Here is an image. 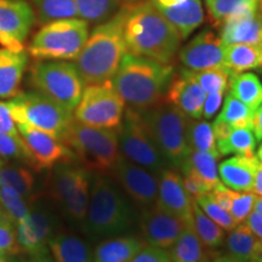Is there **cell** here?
<instances>
[{
  "label": "cell",
  "mask_w": 262,
  "mask_h": 262,
  "mask_svg": "<svg viewBox=\"0 0 262 262\" xmlns=\"http://www.w3.org/2000/svg\"><path fill=\"white\" fill-rule=\"evenodd\" d=\"M77 5L79 17L84 21L104 22L111 18L118 11L119 0H74Z\"/></svg>",
  "instance_id": "39"
},
{
  "label": "cell",
  "mask_w": 262,
  "mask_h": 262,
  "mask_svg": "<svg viewBox=\"0 0 262 262\" xmlns=\"http://www.w3.org/2000/svg\"><path fill=\"white\" fill-rule=\"evenodd\" d=\"M49 250L54 262H94V254L86 242L67 232L52 235L49 241Z\"/></svg>",
  "instance_id": "26"
},
{
  "label": "cell",
  "mask_w": 262,
  "mask_h": 262,
  "mask_svg": "<svg viewBox=\"0 0 262 262\" xmlns=\"http://www.w3.org/2000/svg\"><path fill=\"white\" fill-rule=\"evenodd\" d=\"M166 101L192 119H201L203 103L206 97L204 90L193 79L187 70L173 74L165 94Z\"/></svg>",
  "instance_id": "21"
},
{
  "label": "cell",
  "mask_w": 262,
  "mask_h": 262,
  "mask_svg": "<svg viewBox=\"0 0 262 262\" xmlns=\"http://www.w3.org/2000/svg\"><path fill=\"white\" fill-rule=\"evenodd\" d=\"M256 157H257V159L260 160V162L262 163V143H261V145H260V147H258V148H257Z\"/></svg>",
  "instance_id": "58"
},
{
  "label": "cell",
  "mask_w": 262,
  "mask_h": 262,
  "mask_svg": "<svg viewBox=\"0 0 262 262\" xmlns=\"http://www.w3.org/2000/svg\"><path fill=\"white\" fill-rule=\"evenodd\" d=\"M27 220L16 225L17 241L21 250L32 257L48 255L49 241L56 228V219L42 202L32 199Z\"/></svg>",
  "instance_id": "13"
},
{
  "label": "cell",
  "mask_w": 262,
  "mask_h": 262,
  "mask_svg": "<svg viewBox=\"0 0 262 262\" xmlns=\"http://www.w3.org/2000/svg\"><path fill=\"white\" fill-rule=\"evenodd\" d=\"M214 262H235V261L232 260L229 256H224V257H217Z\"/></svg>",
  "instance_id": "57"
},
{
  "label": "cell",
  "mask_w": 262,
  "mask_h": 262,
  "mask_svg": "<svg viewBox=\"0 0 262 262\" xmlns=\"http://www.w3.org/2000/svg\"><path fill=\"white\" fill-rule=\"evenodd\" d=\"M226 247L228 256L235 262H262V241L251 232L245 221L229 231Z\"/></svg>",
  "instance_id": "25"
},
{
  "label": "cell",
  "mask_w": 262,
  "mask_h": 262,
  "mask_svg": "<svg viewBox=\"0 0 262 262\" xmlns=\"http://www.w3.org/2000/svg\"><path fill=\"white\" fill-rule=\"evenodd\" d=\"M156 205L183 221L192 219L193 199L183 186L182 176L173 169L166 168L159 173Z\"/></svg>",
  "instance_id": "19"
},
{
  "label": "cell",
  "mask_w": 262,
  "mask_h": 262,
  "mask_svg": "<svg viewBox=\"0 0 262 262\" xmlns=\"http://www.w3.org/2000/svg\"><path fill=\"white\" fill-rule=\"evenodd\" d=\"M118 141L122 156L130 162L159 175L168 168V162L157 148L143 122L142 113L127 108L119 126Z\"/></svg>",
  "instance_id": "12"
},
{
  "label": "cell",
  "mask_w": 262,
  "mask_h": 262,
  "mask_svg": "<svg viewBox=\"0 0 262 262\" xmlns=\"http://www.w3.org/2000/svg\"><path fill=\"white\" fill-rule=\"evenodd\" d=\"M125 8L101 22L90 33L83 50L75 60L78 72L85 85L111 80L127 54L124 39Z\"/></svg>",
  "instance_id": "3"
},
{
  "label": "cell",
  "mask_w": 262,
  "mask_h": 262,
  "mask_svg": "<svg viewBox=\"0 0 262 262\" xmlns=\"http://www.w3.org/2000/svg\"><path fill=\"white\" fill-rule=\"evenodd\" d=\"M142 118L164 159L173 168H181L191 150L187 141L189 118L169 102L146 111Z\"/></svg>",
  "instance_id": "6"
},
{
  "label": "cell",
  "mask_w": 262,
  "mask_h": 262,
  "mask_svg": "<svg viewBox=\"0 0 262 262\" xmlns=\"http://www.w3.org/2000/svg\"><path fill=\"white\" fill-rule=\"evenodd\" d=\"M225 91H217V93L206 94V97L203 103V111H202V118L205 120L212 119L219 111L221 110L222 104H224L225 100Z\"/></svg>",
  "instance_id": "47"
},
{
  "label": "cell",
  "mask_w": 262,
  "mask_h": 262,
  "mask_svg": "<svg viewBox=\"0 0 262 262\" xmlns=\"http://www.w3.org/2000/svg\"><path fill=\"white\" fill-rule=\"evenodd\" d=\"M209 18L215 27L231 19L256 16L262 18V0H205Z\"/></svg>",
  "instance_id": "24"
},
{
  "label": "cell",
  "mask_w": 262,
  "mask_h": 262,
  "mask_svg": "<svg viewBox=\"0 0 262 262\" xmlns=\"http://www.w3.org/2000/svg\"><path fill=\"white\" fill-rule=\"evenodd\" d=\"M189 74L199 86L204 90L205 94L217 93V91H225L228 89L229 80H231L232 74L226 67L211 68V70L192 72L188 71Z\"/></svg>",
  "instance_id": "40"
},
{
  "label": "cell",
  "mask_w": 262,
  "mask_h": 262,
  "mask_svg": "<svg viewBox=\"0 0 262 262\" xmlns=\"http://www.w3.org/2000/svg\"><path fill=\"white\" fill-rule=\"evenodd\" d=\"M124 39L130 54L170 63L182 38L149 2L125 6Z\"/></svg>",
  "instance_id": "1"
},
{
  "label": "cell",
  "mask_w": 262,
  "mask_h": 262,
  "mask_svg": "<svg viewBox=\"0 0 262 262\" xmlns=\"http://www.w3.org/2000/svg\"><path fill=\"white\" fill-rule=\"evenodd\" d=\"M113 180L143 210L156 205L159 176L122 156L111 170Z\"/></svg>",
  "instance_id": "14"
},
{
  "label": "cell",
  "mask_w": 262,
  "mask_h": 262,
  "mask_svg": "<svg viewBox=\"0 0 262 262\" xmlns=\"http://www.w3.org/2000/svg\"><path fill=\"white\" fill-rule=\"evenodd\" d=\"M182 181H183V186H185L186 191H187L189 196H191L193 201H195L198 196L210 192L204 183H203L198 178H195L194 175H192L191 172L183 171Z\"/></svg>",
  "instance_id": "48"
},
{
  "label": "cell",
  "mask_w": 262,
  "mask_h": 262,
  "mask_svg": "<svg viewBox=\"0 0 262 262\" xmlns=\"http://www.w3.org/2000/svg\"><path fill=\"white\" fill-rule=\"evenodd\" d=\"M3 166V160H2V157H0V168Z\"/></svg>",
  "instance_id": "60"
},
{
  "label": "cell",
  "mask_w": 262,
  "mask_h": 262,
  "mask_svg": "<svg viewBox=\"0 0 262 262\" xmlns=\"http://www.w3.org/2000/svg\"><path fill=\"white\" fill-rule=\"evenodd\" d=\"M229 94L255 111L262 104V83L253 73H238L229 80Z\"/></svg>",
  "instance_id": "32"
},
{
  "label": "cell",
  "mask_w": 262,
  "mask_h": 262,
  "mask_svg": "<svg viewBox=\"0 0 262 262\" xmlns=\"http://www.w3.org/2000/svg\"><path fill=\"white\" fill-rule=\"evenodd\" d=\"M4 260H6V256H5V255L0 254V262H3Z\"/></svg>",
  "instance_id": "59"
},
{
  "label": "cell",
  "mask_w": 262,
  "mask_h": 262,
  "mask_svg": "<svg viewBox=\"0 0 262 262\" xmlns=\"http://www.w3.org/2000/svg\"><path fill=\"white\" fill-rule=\"evenodd\" d=\"M89 37V24L81 18L45 24L33 37L29 54L41 61H75Z\"/></svg>",
  "instance_id": "7"
},
{
  "label": "cell",
  "mask_w": 262,
  "mask_h": 262,
  "mask_svg": "<svg viewBox=\"0 0 262 262\" xmlns=\"http://www.w3.org/2000/svg\"><path fill=\"white\" fill-rule=\"evenodd\" d=\"M0 204L15 226L28 219L31 211L28 202L15 189L0 186Z\"/></svg>",
  "instance_id": "41"
},
{
  "label": "cell",
  "mask_w": 262,
  "mask_h": 262,
  "mask_svg": "<svg viewBox=\"0 0 262 262\" xmlns=\"http://www.w3.org/2000/svg\"><path fill=\"white\" fill-rule=\"evenodd\" d=\"M145 245V241L135 235L107 238L95 249L94 262H130Z\"/></svg>",
  "instance_id": "27"
},
{
  "label": "cell",
  "mask_w": 262,
  "mask_h": 262,
  "mask_svg": "<svg viewBox=\"0 0 262 262\" xmlns=\"http://www.w3.org/2000/svg\"><path fill=\"white\" fill-rule=\"evenodd\" d=\"M16 126L27 147L31 166L37 171L52 169L61 162H73L72 150L58 137L25 124Z\"/></svg>",
  "instance_id": "15"
},
{
  "label": "cell",
  "mask_w": 262,
  "mask_h": 262,
  "mask_svg": "<svg viewBox=\"0 0 262 262\" xmlns=\"http://www.w3.org/2000/svg\"><path fill=\"white\" fill-rule=\"evenodd\" d=\"M3 262H8V260H4V261H3Z\"/></svg>",
  "instance_id": "62"
},
{
  "label": "cell",
  "mask_w": 262,
  "mask_h": 262,
  "mask_svg": "<svg viewBox=\"0 0 262 262\" xmlns=\"http://www.w3.org/2000/svg\"><path fill=\"white\" fill-rule=\"evenodd\" d=\"M253 133L256 141H262V104L254 111L253 116Z\"/></svg>",
  "instance_id": "52"
},
{
  "label": "cell",
  "mask_w": 262,
  "mask_h": 262,
  "mask_svg": "<svg viewBox=\"0 0 262 262\" xmlns=\"http://www.w3.org/2000/svg\"><path fill=\"white\" fill-rule=\"evenodd\" d=\"M220 38L225 45H262V18L247 16L231 19L221 27Z\"/></svg>",
  "instance_id": "29"
},
{
  "label": "cell",
  "mask_w": 262,
  "mask_h": 262,
  "mask_svg": "<svg viewBox=\"0 0 262 262\" xmlns=\"http://www.w3.org/2000/svg\"><path fill=\"white\" fill-rule=\"evenodd\" d=\"M4 222H11V220H10L8 214H6L2 204H0V224H4Z\"/></svg>",
  "instance_id": "55"
},
{
  "label": "cell",
  "mask_w": 262,
  "mask_h": 262,
  "mask_svg": "<svg viewBox=\"0 0 262 262\" xmlns=\"http://www.w3.org/2000/svg\"><path fill=\"white\" fill-rule=\"evenodd\" d=\"M192 214L193 226L203 245L208 249L221 247L225 241V229H222L208 215H205L195 201H193Z\"/></svg>",
  "instance_id": "34"
},
{
  "label": "cell",
  "mask_w": 262,
  "mask_h": 262,
  "mask_svg": "<svg viewBox=\"0 0 262 262\" xmlns=\"http://www.w3.org/2000/svg\"><path fill=\"white\" fill-rule=\"evenodd\" d=\"M0 186L15 189L26 201H32L35 179L32 171L22 165H6L0 168Z\"/></svg>",
  "instance_id": "33"
},
{
  "label": "cell",
  "mask_w": 262,
  "mask_h": 262,
  "mask_svg": "<svg viewBox=\"0 0 262 262\" xmlns=\"http://www.w3.org/2000/svg\"><path fill=\"white\" fill-rule=\"evenodd\" d=\"M256 194L254 192H231V208L229 212L238 224L244 222L254 210Z\"/></svg>",
  "instance_id": "44"
},
{
  "label": "cell",
  "mask_w": 262,
  "mask_h": 262,
  "mask_svg": "<svg viewBox=\"0 0 262 262\" xmlns=\"http://www.w3.org/2000/svg\"><path fill=\"white\" fill-rule=\"evenodd\" d=\"M35 21L32 6L25 0H0V45L25 51V41Z\"/></svg>",
  "instance_id": "16"
},
{
  "label": "cell",
  "mask_w": 262,
  "mask_h": 262,
  "mask_svg": "<svg viewBox=\"0 0 262 262\" xmlns=\"http://www.w3.org/2000/svg\"><path fill=\"white\" fill-rule=\"evenodd\" d=\"M195 203L204 211L205 215H208L212 221L216 222L225 231H232L238 225V222L234 220L231 212L216 203L215 199L210 194V192L198 196L195 199Z\"/></svg>",
  "instance_id": "42"
},
{
  "label": "cell",
  "mask_w": 262,
  "mask_h": 262,
  "mask_svg": "<svg viewBox=\"0 0 262 262\" xmlns=\"http://www.w3.org/2000/svg\"><path fill=\"white\" fill-rule=\"evenodd\" d=\"M254 210L262 216V195H257L256 199H255Z\"/></svg>",
  "instance_id": "54"
},
{
  "label": "cell",
  "mask_w": 262,
  "mask_h": 262,
  "mask_svg": "<svg viewBox=\"0 0 262 262\" xmlns=\"http://www.w3.org/2000/svg\"><path fill=\"white\" fill-rule=\"evenodd\" d=\"M33 86L66 110L74 112L85 84L75 63L68 61H40L31 71Z\"/></svg>",
  "instance_id": "9"
},
{
  "label": "cell",
  "mask_w": 262,
  "mask_h": 262,
  "mask_svg": "<svg viewBox=\"0 0 262 262\" xmlns=\"http://www.w3.org/2000/svg\"><path fill=\"white\" fill-rule=\"evenodd\" d=\"M201 262H208L206 260H203V261H201Z\"/></svg>",
  "instance_id": "61"
},
{
  "label": "cell",
  "mask_w": 262,
  "mask_h": 262,
  "mask_svg": "<svg viewBox=\"0 0 262 262\" xmlns=\"http://www.w3.org/2000/svg\"><path fill=\"white\" fill-rule=\"evenodd\" d=\"M28 262H52V261L48 257V255H41V256L32 257V260H29Z\"/></svg>",
  "instance_id": "56"
},
{
  "label": "cell",
  "mask_w": 262,
  "mask_h": 262,
  "mask_svg": "<svg viewBox=\"0 0 262 262\" xmlns=\"http://www.w3.org/2000/svg\"><path fill=\"white\" fill-rule=\"evenodd\" d=\"M0 157L31 165L27 147L21 136H11L0 133Z\"/></svg>",
  "instance_id": "43"
},
{
  "label": "cell",
  "mask_w": 262,
  "mask_h": 262,
  "mask_svg": "<svg viewBox=\"0 0 262 262\" xmlns=\"http://www.w3.org/2000/svg\"><path fill=\"white\" fill-rule=\"evenodd\" d=\"M249 228L251 229V232L256 235V237L262 241V216L253 210L250 212V215L248 216V219L245 220Z\"/></svg>",
  "instance_id": "50"
},
{
  "label": "cell",
  "mask_w": 262,
  "mask_h": 262,
  "mask_svg": "<svg viewBox=\"0 0 262 262\" xmlns=\"http://www.w3.org/2000/svg\"><path fill=\"white\" fill-rule=\"evenodd\" d=\"M61 141L90 172H111L122 157L116 129L84 125L74 119Z\"/></svg>",
  "instance_id": "5"
},
{
  "label": "cell",
  "mask_w": 262,
  "mask_h": 262,
  "mask_svg": "<svg viewBox=\"0 0 262 262\" xmlns=\"http://www.w3.org/2000/svg\"><path fill=\"white\" fill-rule=\"evenodd\" d=\"M42 24L67 18H80L74 0H33Z\"/></svg>",
  "instance_id": "36"
},
{
  "label": "cell",
  "mask_w": 262,
  "mask_h": 262,
  "mask_svg": "<svg viewBox=\"0 0 262 262\" xmlns=\"http://www.w3.org/2000/svg\"><path fill=\"white\" fill-rule=\"evenodd\" d=\"M91 175L84 166L61 162L52 168L50 194L71 221L83 224L90 199Z\"/></svg>",
  "instance_id": "10"
},
{
  "label": "cell",
  "mask_w": 262,
  "mask_h": 262,
  "mask_svg": "<svg viewBox=\"0 0 262 262\" xmlns=\"http://www.w3.org/2000/svg\"><path fill=\"white\" fill-rule=\"evenodd\" d=\"M258 163L256 155H235L219 165L220 181L226 187L237 192H253L255 173Z\"/></svg>",
  "instance_id": "22"
},
{
  "label": "cell",
  "mask_w": 262,
  "mask_h": 262,
  "mask_svg": "<svg viewBox=\"0 0 262 262\" xmlns=\"http://www.w3.org/2000/svg\"><path fill=\"white\" fill-rule=\"evenodd\" d=\"M253 116L254 111L251 108H249L247 104H244L242 101H239L238 98L232 96L228 93L226 100H224L222 111L219 114L217 119L227 123L233 129L235 127H249V129H251L253 127Z\"/></svg>",
  "instance_id": "37"
},
{
  "label": "cell",
  "mask_w": 262,
  "mask_h": 262,
  "mask_svg": "<svg viewBox=\"0 0 262 262\" xmlns=\"http://www.w3.org/2000/svg\"><path fill=\"white\" fill-rule=\"evenodd\" d=\"M211 125H212V130H214V135H215L216 141L225 140L226 137H227L229 134L232 133V130H233V127H232L231 125H228L227 123L217 119V118L214 120V123H211Z\"/></svg>",
  "instance_id": "51"
},
{
  "label": "cell",
  "mask_w": 262,
  "mask_h": 262,
  "mask_svg": "<svg viewBox=\"0 0 262 262\" xmlns=\"http://www.w3.org/2000/svg\"><path fill=\"white\" fill-rule=\"evenodd\" d=\"M185 222L157 205L143 210L141 232L147 245L169 250L181 234Z\"/></svg>",
  "instance_id": "18"
},
{
  "label": "cell",
  "mask_w": 262,
  "mask_h": 262,
  "mask_svg": "<svg viewBox=\"0 0 262 262\" xmlns=\"http://www.w3.org/2000/svg\"><path fill=\"white\" fill-rule=\"evenodd\" d=\"M216 146L221 156H254L256 139L249 127H235L225 140L217 141Z\"/></svg>",
  "instance_id": "35"
},
{
  "label": "cell",
  "mask_w": 262,
  "mask_h": 262,
  "mask_svg": "<svg viewBox=\"0 0 262 262\" xmlns=\"http://www.w3.org/2000/svg\"><path fill=\"white\" fill-rule=\"evenodd\" d=\"M130 262H171V257L166 249L145 245Z\"/></svg>",
  "instance_id": "46"
},
{
  "label": "cell",
  "mask_w": 262,
  "mask_h": 262,
  "mask_svg": "<svg viewBox=\"0 0 262 262\" xmlns=\"http://www.w3.org/2000/svg\"><path fill=\"white\" fill-rule=\"evenodd\" d=\"M175 27L182 39L187 38L204 22L201 0H148Z\"/></svg>",
  "instance_id": "20"
},
{
  "label": "cell",
  "mask_w": 262,
  "mask_h": 262,
  "mask_svg": "<svg viewBox=\"0 0 262 262\" xmlns=\"http://www.w3.org/2000/svg\"><path fill=\"white\" fill-rule=\"evenodd\" d=\"M134 209L117 182L106 173L91 179L90 199L83 228L89 237L107 239L126 232L134 224Z\"/></svg>",
  "instance_id": "4"
},
{
  "label": "cell",
  "mask_w": 262,
  "mask_h": 262,
  "mask_svg": "<svg viewBox=\"0 0 262 262\" xmlns=\"http://www.w3.org/2000/svg\"><path fill=\"white\" fill-rule=\"evenodd\" d=\"M225 67L232 74L262 70V45H225Z\"/></svg>",
  "instance_id": "30"
},
{
  "label": "cell",
  "mask_w": 262,
  "mask_h": 262,
  "mask_svg": "<svg viewBox=\"0 0 262 262\" xmlns=\"http://www.w3.org/2000/svg\"><path fill=\"white\" fill-rule=\"evenodd\" d=\"M253 192L256 195H262V163H258L256 173H255Z\"/></svg>",
  "instance_id": "53"
},
{
  "label": "cell",
  "mask_w": 262,
  "mask_h": 262,
  "mask_svg": "<svg viewBox=\"0 0 262 262\" xmlns=\"http://www.w3.org/2000/svg\"><path fill=\"white\" fill-rule=\"evenodd\" d=\"M187 141L189 148L201 152H216V139L211 123L208 120L189 118L187 126Z\"/></svg>",
  "instance_id": "38"
},
{
  "label": "cell",
  "mask_w": 262,
  "mask_h": 262,
  "mask_svg": "<svg viewBox=\"0 0 262 262\" xmlns=\"http://www.w3.org/2000/svg\"><path fill=\"white\" fill-rule=\"evenodd\" d=\"M9 106L16 125L25 124L60 140L74 122L73 112L38 91L17 94L9 101Z\"/></svg>",
  "instance_id": "8"
},
{
  "label": "cell",
  "mask_w": 262,
  "mask_h": 262,
  "mask_svg": "<svg viewBox=\"0 0 262 262\" xmlns=\"http://www.w3.org/2000/svg\"><path fill=\"white\" fill-rule=\"evenodd\" d=\"M171 262H201L204 260V245L196 234L193 220L185 222L181 234L170 248Z\"/></svg>",
  "instance_id": "31"
},
{
  "label": "cell",
  "mask_w": 262,
  "mask_h": 262,
  "mask_svg": "<svg viewBox=\"0 0 262 262\" xmlns=\"http://www.w3.org/2000/svg\"><path fill=\"white\" fill-rule=\"evenodd\" d=\"M125 102L112 81L85 85L74 110V119L84 125L117 129L123 122Z\"/></svg>",
  "instance_id": "11"
},
{
  "label": "cell",
  "mask_w": 262,
  "mask_h": 262,
  "mask_svg": "<svg viewBox=\"0 0 262 262\" xmlns=\"http://www.w3.org/2000/svg\"><path fill=\"white\" fill-rule=\"evenodd\" d=\"M28 64L25 51L0 49V98H12L18 94V88Z\"/></svg>",
  "instance_id": "23"
},
{
  "label": "cell",
  "mask_w": 262,
  "mask_h": 262,
  "mask_svg": "<svg viewBox=\"0 0 262 262\" xmlns=\"http://www.w3.org/2000/svg\"><path fill=\"white\" fill-rule=\"evenodd\" d=\"M219 150L216 152H201V150H189L187 158L180 168L181 171L191 172L204 183L209 191H212L220 183L219 176V159L221 158Z\"/></svg>",
  "instance_id": "28"
},
{
  "label": "cell",
  "mask_w": 262,
  "mask_h": 262,
  "mask_svg": "<svg viewBox=\"0 0 262 262\" xmlns=\"http://www.w3.org/2000/svg\"><path fill=\"white\" fill-rule=\"evenodd\" d=\"M0 133L11 136H19L17 126L11 117L9 102H0Z\"/></svg>",
  "instance_id": "49"
},
{
  "label": "cell",
  "mask_w": 262,
  "mask_h": 262,
  "mask_svg": "<svg viewBox=\"0 0 262 262\" xmlns=\"http://www.w3.org/2000/svg\"><path fill=\"white\" fill-rule=\"evenodd\" d=\"M172 77L170 63L127 52L111 81L124 102L143 113L163 102Z\"/></svg>",
  "instance_id": "2"
},
{
  "label": "cell",
  "mask_w": 262,
  "mask_h": 262,
  "mask_svg": "<svg viewBox=\"0 0 262 262\" xmlns=\"http://www.w3.org/2000/svg\"><path fill=\"white\" fill-rule=\"evenodd\" d=\"M17 241V232L16 226L12 222H4L0 224V254L5 256H12L21 253Z\"/></svg>",
  "instance_id": "45"
},
{
  "label": "cell",
  "mask_w": 262,
  "mask_h": 262,
  "mask_svg": "<svg viewBox=\"0 0 262 262\" xmlns=\"http://www.w3.org/2000/svg\"><path fill=\"white\" fill-rule=\"evenodd\" d=\"M180 61L192 72L225 67V44L215 32L205 29L181 49Z\"/></svg>",
  "instance_id": "17"
}]
</instances>
